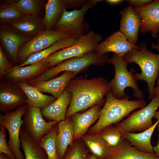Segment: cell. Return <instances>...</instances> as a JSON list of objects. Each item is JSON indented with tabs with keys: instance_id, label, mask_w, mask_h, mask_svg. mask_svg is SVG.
<instances>
[{
	"instance_id": "cell-1",
	"label": "cell",
	"mask_w": 159,
	"mask_h": 159,
	"mask_svg": "<svg viewBox=\"0 0 159 159\" xmlns=\"http://www.w3.org/2000/svg\"><path fill=\"white\" fill-rule=\"evenodd\" d=\"M71 93L72 99L66 119L74 114L104 101V97L110 90L109 82L100 77L90 79H72L66 88Z\"/></svg>"
},
{
	"instance_id": "cell-2",
	"label": "cell",
	"mask_w": 159,
	"mask_h": 159,
	"mask_svg": "<svg viewBox=\"0 0 159 159\" xmlns=\"http://www.w3.org/2000/svg\"><path fill=\"white\" fill-rule=\"evenodd\" d=\"M106 100L100 110L97 123L88 130L89 134H97L105 127L116 124L129 115L134 110L145 106L147 102L143 99L129 100L130 97L123 99L115 98L110 90L106 94Z\"/></svg>"
},
{
	"instance_id": "cell-3",
	"label": "cell",
	"mask_w": 159,
	"mask_h": 159,
	"mask_svg": "<svg viewBox=\"0 0 159 159\" xmlns=\"http://www.w3.org/2000/svg\"><path fill=\"white\" fill-rule=\"evenodd\" d=\"M140 49H134L123 56L125 60L128 63L137 64L141 70L140 73L135 72V76L138 80L144 81L148 85L149 99L154 97L153 89L159 75V54L148 50L146 43H141Z\"/></svg>"
},
{
	"instance_id": "cell-4",
	"label": "cell",
	"mask_w": 159,
	"mask_h": 159,
	"mask_svg": "<svg viewBox=\"0 0 159 159\" xmlns=\"http://www.w3.org/2000/svg\"><path fill=\"white\" fill-rule=\"evenodd\" d=\"M107 63L112 64L115 70L114 78L109 82L110 90L113 96L119 99L129 97L125 92V88L130 87L133 90V96L139 100L143 99L144 93L139 88L138 80L135 78V70L132 68L130 71L127 69L128 63L123 57L114 53Z\"/></svg>"
},
{
	"instance_id": "cell-5",
	"label": "cell",
	"mask_w": 159,
	"mask_h": 159,
	"mask_svg": "<svg viewBox=\"0 0 159 159\" xmlns=\"http://www.w3.org/2000/svg\"><path fill=\"white\" fill-rule=\"evenodd\" d=\"M107 54L100 55L95 51L87 53L82 57H74L64 60L49 69L37 77L27 81L33 86L39 82L53 78L62 72L71 71L76 74L84 70L91 65H105L109 59Z\"/></svg>"
},
{
	"instance_id": "cell-6",
	"label": "cell",
	"mask_w": 159,
	"mask_h": 159,
	"mask_svg": "<svg viewBox=\"0 0 159 159\" xmlns=\"http://www.w3.org/2000/svg\"><path fill=\"white\" fill-rule=\"evenodd\" d=\"M102 1L88 0L79 9L70 11L65 9L54 26L55 29L65 32L76 39L86 34L91 30L88 23L85 19V14L88 10Z\"/></svg>"
},
{
	"instance_id": "cell-7",
	"label": "cell",
	"mask_w": 159,
	"mask_h": 159,
	"mask_svg": "<svg viewBox=\"0 0 159 159\" xmlns=\"http://www.w3.org/2000/svg\"><path fill=\"white\" fill-rule=\"evenodd\" d=\"M103 39L102 36L90 30L87 34L77 39L72 45L60 49L44 59L50 68L65 60L74 57H82L94 51Z\"/></svg>"
},
{
	"instance_id": "cell-8",
	"label": "cell",
	"mask_w": 159,
	"mask_h": 159,
	"mask_svg": "<svg viewBox=\"0 0 159 159\" xmlns=\"http://www.w3.org/2000/svg\"><path fill=\"white\" fill-rule=\"evenodd\" d=\"M159 107V97L154 96L147 105L134 112L116 126L122 132H143L153 125L152 119Z\"/></svg>"
},
{
	"instance_id": "cell-9",
	"label": "cell",
	"mask_w": 159,
	"mask_h": 159,
	"mask_svg": "<svg viewBox=\"0 0 159 159\" xmlns=\"http://www.w3.org/2000/svg\"><path fill=\"white\" fill-rule=\"evenodd\" d=\"M26 105H22L14 111L7 112L4 115H0V127L5 128L8 132L9 139L7 143L16 159H24L20 149L19 134L24 123L22 117L26 112Z\"/></svg>"
},
{
	"instance_id": "cell-10",
	"label": "cell",
	"mask_w": 159,
	"mask_h": 159,
	"mask_svg": "<svg viewBox=\"0 0 159 159\" xmlns=\"http://www.w3.org/2000/svg\"><path fill=\"white\" fill-rule=\"evenodd\" d=\"M70 36L66 32L59 29L43 30L21 47L18 53L17 61L22 63L31 54L43 50L59 40Z\"/></svg>"
},
{
	"instance_id": "cell-11",
	"label": "cell",
	"mask_w": 159,
	"mask_h": 159,
	"mask_svg": "<svg viewBox=\"0 0 159 159\" xmlns=\"http://www.w3.org/2000/svg\"><path fill=\"white\" fill-rule=\"evenodd\" d=\"M23 120L26 131L34 142L38 145L42 137L59 122L54 120L46 121L40 108L27 104Z\"/></svg>"
},
{
	"instance_id": "cell-12",
	"label": "cell",
	"mask_w": 159,
	"mask_h": 159,
	"mask_svg": "<svg viewBox=\"0 0 159 159\" xmlns=\"http://www.w3.org/2000/svg\"><path fill=\"white\" fill-rule=\"evenodd\" d=\"M27 103L26 96L17 83L8 80L1 81V111L6 112Z\"/></svg>"
},
{
	"instance_id": "cell-13",
	"label": "cell",
	"mask_w": 159,
	"mask_h": 159,
	"mask_svg": "<svg viewBox=\"0 0 159 159\" xmlns=\"http://www.w3.org/2000/svg\"><path fill=\"white\" fill-rule=\"evenodd\" d=\"M134 49H140L139 46L130 43L120 31L115 32L100 43L95 51L97 54L104 55L112 52L122 56Z\"/></svg>"
},
{
	"instance_id": "cell-14",
	"label": "cell",
	"mask_w": 159,
	"mask_h": 159,
	"mask_svg": "<svg viewBox=\"0 0 159 159\" xmlns=\"http://www.w3.org/2000/svg\"><path fill=\"white\" fill-rule=\"evenodd\" d=\"M133 8L142 19L140 29L143 34L150 32L152 37L157 39L159 34V0H155L144 7Z\"/></svg>"
},
{
	"instance_id": "cell-15",
	"label": "cell",
	"mask_w": 159,
	"mask_h": 159,
	"mask_svg": "<svg viewBox=\"0 0 159 159\" xmlns=\"http://www.w3.org/2000/svg\"><path fill=\"white\" fill-rule=\"evenodd\" d=\"M121 15L119 30L131 44L135 45L138 39L142 19L130 5L120 11Z\"/></svg>"
},
{
	"instance_id": "cell-16",
	"label": "cell",
	"mask_w": 159,
	"mask_h": 159,
	"mask_svg": "<svg viewBox=\"0 0 159 159\" xmlns=\"http://www.w3.org/2000/svg\"><path fill=\"white\" fill-rule=\"evenodd\" d=\"M79 6L77 0H49L45 6V14L42 19L46 29L52 30L67 9H77Z\"/></svg>"
},
{
	"instance_id": "cell-17",
	"label": "cell",
	"mask_w": 159,
	"mask_h": 159,
	"mask_svg": "<svg viewBox=\"0 0 159 159\" xmlns=\"http://www.w3.org/2000/svg\"><path fill=\"white\" fill-rule=\"evenodd\" d=\"M101 104L94 105L84 113L77 112L70 117L74 125V141L81 139L90 126L99 119L101 109Z\"/></svg>"
},
{
	"instance_id": "cell-18",
	"label": "cell",
	"mask_w": 159,
	"mask_h": 159,
	"mask_svg": "<svg viewBox=\"0 0 159 159\" xmlns=\"http://www.w3.org/2000/svg\"><path fill=\"white\" fill-rule=\"evenodd\" d=\"M105 159H159V156L138 150L123 138L117 145L111 148Z\"/></svg>"
},
{
	"instance_id": "cell-19",
	"label": "cell",
	"mask_w": 159,
	"mask_h": 159,
	"mask_svg": "<svg viewBox=\"0 0 159 159\" xmlns=\"http://www.w3.org/2000/svg\"><path fill=\"white\" fill-rule=\"evenodd\" d=\"M49 68L48 63L43 60L34 64L13 68L4 77L16 83L26 82L37 77Z\"/></svg>"
},
{
	"instance_id": "cell-20",
	"label": "cell",
	"mask_w": 159,
	"mask_h": 159,
	"mask_svg": "<svg viewBox=\"0 0 159 159\" xmlns=\"http://www.w3.org/2000/svg\"><path fill=\"white\" fill-rule=\"evenodd\" d=\"M71 99V93L65 89L54 101L42 109L41 112L43 117L49 121L59 122L65 120L67 107Z\"/></svg>"
},
{
	"instance_id": "cell-21",
	"label": "cell",
	"mask_w": 159,
	"mask_h": 159,
	"mask_svg": "<svg viewBox=\"0 0 159 159\" xmlns=\"http://www.w3.org/2000/svg\"><path fill=\"white\" fill-rule=\"evenodd\" d=\"M0 38L2 44L11 57L17 61V54L21 47L28 39V37L16 30L3 28L0 29Z\"/></svg>"
},
{
	"instance_id": "cell-22",
	"label": "cell",
	"mask_w": 159,
	"mask_h": 159,
	"mask_svg": "<svg viewBox=\"0 0 159 159\" xmlns=\"http://www.w3.org/2000/svg\"><path fill=\"white\" fill-rule=\"evenodd\" d=\"M74 135L73 123L71 117L58 122L56 146L57 153L60 158L63 159L68 147L72 145Z\"/></svg>"
},
{
	"instance_id": "cell-23",
	"label": "cell",
	"mask_w": 159,
	"mask_h": 159,
	"mask_svg": "<svg viewBox=\"0 0 159 159\" xmlns=\"http://www.w3.org/2000/svg\"><path fill=\"white\" fill-rule=\"evenodd\" d=\"M76 74L72 72L66 71L59 77L39 82L32 86L40 92L50 93L57 98L66 89L69 81Z\"/></svg>"
},
{
	"instance_id": "cell-24",
	"label": "cell",
	"mask_w": 159,
	"mask_h": 159,
	"mask_svg": "<svg viewBox=\"0 0 159 159\" xmlns=\"http://www.w3.org/2000/svg\"><path fill=\"white\" fill-rule=\"evenodd\" d=\"M158 121L150 128L138 133L122 132L123 138L138 150L146 153L155 154L151 143L152 135L158 125Z\"/></svg>"
},
{
	"instance_id": "cell-25",
	"label": "cell",
	"mask_w": 159,
	"mask_h": 159,
	"mask_svg": "<svg viewBox=\"0 0 159 159\" xmlns=\"http://www.w3.org/2000/svg\"><path fill=\"white\" fill-rule=\"evenodd\" d=\"M77 39L71 36L60 39L48 48L31 54L24 62L14 68L36 64L46 58L56 51L72 45L75 42Z\"/></svg>"
},
{
	"instance_id": "cell-26",
	"label": "cell",
	"mask_w": 159,
	"mask_h": 159,
	"mask_svg": "<svg viewBox=\"0 0 159 159\" xmlns=\"http://www.w3.org/2000/svg\"><path fill=\"white\" fill-rule=\"evenodd\" d=\"M17 83L26 96L27 105L43 109L57 99L53 96L42 93L35 87L30 85L25 82Z\"/></svg>"
},
{
	"instance_id": "cell-27",
	"label": "cell",
	"mask_w": 159,
	"mask_h": 159,
	"mask_svg": "<svg viewBox=\"0 0 159 159\" xmlns=\"http://www.w3.org/2000/svg\"><path fill=\"white\" fill-rule=\"evenodd\" d=\"M11 25L16 30L27 37L35 36L44 27L42 19L37 15H25Z\"/></svg>"
},
{
	"instance_id": "cell-28",
	"label": "cell",
	"mask_w": 159,
	"mask_h": 159,
	"mask_svg": "<svg viewBox=\"0 0 159 159\" xmlns=\"http://www.w3.org/2000/svg\"><path fill=\"white\" fill-rule=\"evenodd\" d=\"M19 138L24 159H48L45 150L34 142L23 125L21 128Z\"/></svg>"
},
{
	"instance_id": "cell-29",
	"label": "cell",
	"mask_w": 159,
	"mask_h": 159,
	"mask_svg": "<svg viewBox=\"0 0 159 159\" xmlns=\"http://www.w3.org/2000/svg\"><path fill=\"white\" fill-rule=\"evenodd\" d=\"M81 139L91 154L98 159H105L111 148L97 134H85Z\"/></svg>"
},
{
	"instance_id": "cell-30",
	"label": "cell",
	"mask_w": 159,
	"mask_h": 159,
	"mask_svg": "<svg viewBox=\"0 0 159 159\" xmlns=\"http://www.w3.org/2000/svg\"><path fill=\"white\" fill-rule=\"evenodd\" d=\"M58 124L42 137L39 145L45 151L48 159H62L58 156L57 149Z\"/></svg>"
},
{
	"instance_id": "cell-31",
	"label": "cell",
	"mask_w": 159,
	"mask_h": 159,
	"mask_svg": "<svg viewBox=\"0 0 159 159\" xmlns=\"http://www.w3.org/2000/svg\"><path fill=\"white\" fill-rule=\"evenodd\" d=\"M25 15L13 5L9 3L1 4L0 19L2 23L11 25Z\"/></svg>"
},
{
	"instance_id": "cell-32",
	"label": "cell",
	"mask_w": 159,
	"mask_h": 159,
	"mask_svg": "<svg viewBox=\"0 0 159 159\" xmlns=\"http://www.w3.org/2000/svg\"><path fill=\"white\" fill-rule=\"evenodd\" d=\"M97 134L112 148L117 145L123 138L122 132L113 124L104 127Z\"/></svg>"
},
{
	"instance_id": "cell-33",
	"label": "cell",
	"mask_w": 159,
	"mask_h": 159,
	"mask_svg": "<svg viewBox=\"0 0 159 159\" xmlns=\"http://www.w3.org/2000/svg\"><path fill=\"white\" fill-rule=\"evenodd\" d=\"M23 12L25 15H37L40 3L37 0H16L6 1Z\"/></svg>"
},
{
	"instance_id": "cell-34",
	"label": "cell",
	"mask_w": 159,
	"mask_h": 159,
	"mask_svg": "<svg viewBox=\"0 0 159 159\" xmlns=\"http://www.w3.org/2000/svg\"><path fill=\"white\" fill-rule=\"evenodd\" d=\"M88 152L80 139L67 149L63 159H87Z\"/></svg>"
},
{
	"instance_id": "cell-35",
	"label": "cell",
	"mask_w": 159,
	"mask_h": 159,
	"mask_svg": "<svg viewBox=\"0 0 159 159\" xmlns=\"http://www.w3.org/2000/svg\"><path fill=\"white\" fill-rule=\"evenodd\" d=\"M5 129L1 127L0 130V153L5 154L11 159H16L6 142Z\"/></svg>"
},
{
	"instance_id": "cell-36",
	"label": "cell",
	"mask_w": 159,
	"mask_h": 159,
	"mask_svg": "<svg viewBox=\"0 0 159 159\" xmlns=\"http://www.w3.org/2000/svg\"><path fill=\"white\" fill-rule=\"evenodd\" d=\"M14 67L8 61L0 46V77H1L10 71Z\"/></svg>"
},
{
	"instance_id": "cell-37",
	"label": "cell",
	"mask_w": 159,
	"mask_h": 159,
	"mask_svg": "<svg viewBox=\"0 0 159 159\" xmlns=\"http://www.w3.org/2000/svg\"><path fill=\"white\" fill-rule=\"evenodd\" d=\"M153 0H126L125 1L134 8H141L152 3Z\"/></svg>"
},
{
	"instance_id": "cell-38",
	"label": "cell",
	"mask_w": 159,
	"mask_h": 159,
	"mask_svg": "<svg viewBox=\"0 0 159 159\" xmlns=\"http://www.w3.org/2000/svg\"><path fill=\"white\" fill-rule=\"evenodd\" d=\"M122 0H106L105 1L107 3L111 5H117L120 4L123 1Z\"/></svg>"
},
{
	"instance_id": "cell-39",
	"label": "cell",
	"mask_w": 159,
	"mask_h": 159,
	"mask_svg": "<svg viewBox=\"0 0 159 159\" xmlns=\"http://www.w3.org/2000/svg\"><path fill=\"white\" fill-rule=\"evenodd\" d=\"M155 153L159 156V130L158 131V137L157 145L153 147Z\"/></svg>"
},
{
	"instance_id": "cell-40",
	"label": "cell",
	"mask_w": 159,
	"mask_h": 159,
	"mask_svg": "<svg viewBox=\"0 0 159 159\" xmlns=\"http://www.w3.org/2000/svg\"><path fill=\"white\" fill-rule=\"evenodd\" d=\"M158 39L157 41V44H154L153 42L152 43V48L155 49L159 52V34L158 36Z\"/></svg>"
},
{
	"instance_id": "cell-41",
	"label": "cell",
	"mask_w": 159,
	"mask_h": 159,
	"mask_svg": "<svg viewBox=\"0 0 159 159\" xmlns=\"http://www.w3.org/2000/svg\"><path fill=\"white\" fill-rule=\"evenodd\" d=\"M153 94L154 96L159 97V86L155 87L153 89Z\"/></svg>"
},
{
	"instance_id": "cell-42",
	"label": "cell",
	"mask_w": 159,
	"mask_h": 159,
	"mask_svg": "<svg viewBox=\"0 0 159 159\" xmlns=\"http://www.w3.org/2000/svg\"><path fill=\"white\" fill-rule=\"evenodd\" d=\"M0 159H11L9 156L3 153H0Z\"/></svg>"
},
{
	"instance_id": "cell-43",
	"label": "cell",
	"mask_w": 159,
	"mask_h": 159,
	"mask_svg": "<svg viewBox=\"0 0 159 159\" xmlns=\"http://www.w3.org/2000/svg\"><path fill=\"white\" fill-rule=\"evenodd\" d=\"M87 159H98L92 154L88 153Z\"/></svg>"
},
{
	"instance_id": "cell-44",
	"label": "cell",
	"mask_w": 159,
	"mask_h": 159,
	"mask_svg": "<svg viewBox=\"0 0 159 159\" xmlns=\"http://www.w3.org/2000/svg\"><path fill=\"white\" fill-rule=\"evenodd\" d=\"M154 117L157 119L159 122V111L156 112Z\"/></svg>"
},
{
	"instance_id": "cell-45",
	"label": "cell",
	"mask_w": 159,
	"mask_h": 159,
	"mask_svg": "<svg viewBox=\"0 0 159 159\" xmlns=\"http://www.w3.org/2000/svg\"><path fill=\"white\" fill-rule=\"evenodd\" d=\"M156 85V86H159V75L158 78L157 80Z\"/></svg>"
}]
</instances>
